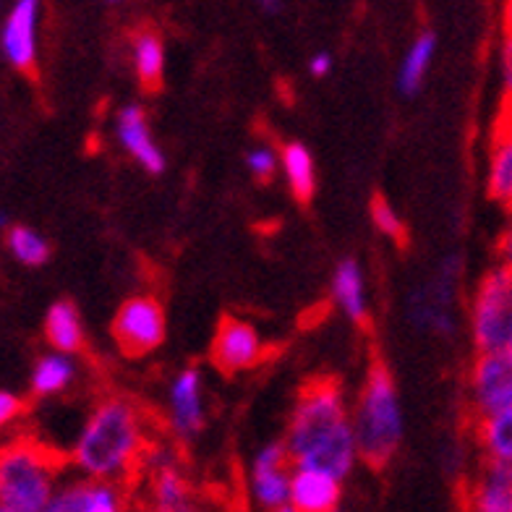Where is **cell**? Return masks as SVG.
<instances>
[{
  "label": "cell",
  "instance_id": "277c9868",
  "mask_svg": "<svg viewBox=\"0 0 512 512\" xmlns=\"http://www.w3.org/2000/svg\"><path fill=\"white\" fill-rule=\"evenodd\" d=\"M61 463L34 442H14L0 455V510L45 512L58 492Z\"/></svg>",
  "mask_w": 512,
  "mask_h": 512
},
{
  "label": "cell",
  "instance_id": "9a60e30c",
  "mask_svg": "<svg viewBox=\"0 0 512 512\" xmlns=\"http://www.w3.org/2000/svg\"><path fill=\"white\" fill-rule=\"evenodd\" d=\"M343 479L317 468H296L290 479V510L293 512H332L340 505Z\"/></svg>",
  "mask_w": 512,
  "mask_h": 512
},
{
  "label": "cell",
  "instance_id": "9c48e42d",
  "mask_svg": "<svg viewBox=\"0 0 512 512\" xmlns=\"http://www.w3.org/2000/svg\"><path fill=\"white\" fill-rule=\"evenodd\" d=\"M290 479L293 460L285 442H272L256 452L249 476V492L256 505L264 510H290Z\"/></svg>",
  "mask_w": 512,
  "mask_h": 512
},
{
  "label": "cell",
  "instance_id": "52a82bcc",
  "mask_svg": "<svg viewBox=\"0 0 512 512\" xmlns=\"http://www.w3.org/2000/svg\"><path fill=\"white\" fill-rule=\"evenodd\" d=\"M460 275V259L450 256L442 270L437 272L432 283L416 290L408 298V319L416 324L418 330L434 332V335L450 337L455 332V317H452L450 304L455 298V285Z\"/></svg>",
  "mask_w": 512,
  "mask_h": 512
},
{
  "label": "cell",
  "instance_id": "603a6c76",
  "mask_svg": "<svg viewBox=\"0 0 512 512\" xmlns=\"http://www.w3.org/2000/svg\"><path fill=\"white\" fill-rule=\"evenodd\" d=\"M76 366L71 353L53 351L48 356H42L32 369V395L34 398H53V395H61L68 384L74 382Z\"/></svg>",
  "mask_w": 512,
  "mask_h": 512
},
{
  "label": "cell",
  "instance_id": "5b68a950",
  "mask_svg": "<svg viewBox=\"0 0 512 512\" xmlns=\"http://www.w3.org/2000/svg\"><path fill=\"white\" fill-rule=\"evenodd\" d=\"M512 309V270L499 264L481 277L471 301V337L476 351H505Z\"/></svg>",
  "mask_w": 512,
  "mask_h": 512
},
{
  "label": "cell",
  "instance_id": "836d02e7",
  "mask_svg": "<svg viewBox=\"0 0 512 512\" xmlns=\"http://www.w3.org/2000/svg\"><path fill=\"white\" fill-rule=\"evenodd\" d=\"M505 351L512 353V309H510V322H507V340H505Z\"/></svg>",
  "mask_w": 512,
  "mask_h": 512
},
{
  "label": "cell",
  "instance_id": "44dd1931",
  "mask_svg": "<svg viewBox=\"0 0 512 512\" xmlns=\"http://www.w3.org/2000/svg\"><path fill=\"white\" fill-rule=\"evenodd\" d=\"M45 340L53 351L79 353L84 348V327H81L79 309L71 301H55L45 317Z\"/></svg>",
  "mask_w": 512,
  "mask_h": 512
},
{
  "label": "cell",
  "instance_id": "484cf974",
  "mask_svg": "<svg viewBox=\"0 0 512 512\" xmlns=\"http://www.w3.org/2000/svg\"><path fill=\"white\" fill-rule=\"evenodd\" d=\"M6 246L16 262L24 267H42L50 259V243L37 230L24 228V225H14L8 230Z\"/></svg>",
  "mask_w": 512,
  "mask_h": 512
},
{
  "label": "cell",
  "instance_id": "ba28073f",
  "mask_svg": "<svg viewBox=\"0 0 512 512\" xmlns=\"http://www.w3.org/2000/svg\"><path fill=\"white\" fill-rule=\"evenodd\" d=\"M471 411L476 418L492 416V413L512 405V353L510 351H486L473 361L471 377Z\"/></svg>",
  "mask_w": 512,
  "mask_h": 512
},
{
  "label": "cell",
  "instance_id": "3957f363",
  "mask_svg": "<svg viewBox=\"0 0 512 512\" xmlns=\"http://www.w3.org/2000/svg\"><path fill=\"white\" fill-rule=\"evenodd\" d=\"M351 418L361 460L371 468H384L403 442V408L390 369L379 361L366 374Z\"/></svg>",
  "mask_w": 512,
  "mask_h": 512
},
{
  "label": "cell",
  "instance_id": "7402d4cb",
  "mask_svg": "<svg viewBox=\"0 0 512 512\" xmlns=\"http://www.w3.org/2000/svg\"><path fill=\"white\" fill-rule=\"evenodd\" d=\"M434 53H437V37L432 32H421L416 40L411 42L408 53L403 55L398 68V89L400 95L413 97L418 95V89L424 84L426 74H429V66L434 61Z\"/></svg>",
  "mask_w": 512,
  "mask_h": 512
},
{
  "label": "cell",
  "instance_id": "7c38bea8",
  "mask_svg": "<svg viewBox=\"0 0 512 512\" xmlns=\"http://www.w3.org/2000/svg\"><path fill=\"white\" fill-rule=\"evenodd\" d=\"M209 358L223 374H241L264 361V343L249 322L225 317L217 327Z\"/></svg>",
  "mask_w": 512,
  "mask_h": 512
},
{
  "label": "cell",
  "instance_id": "e0dca14e",
  "mask_svg": "<svg viewBox=\"0 0 512 512\" xmlns=\"http://www.w3.org/2000/svg\"><path fill=\"white\" fill-rule=\"evenodd\" d=\"M486 191L494 202L512 212V105H505L502 121L494 131L492 149H489Z\"/></svg>",
  "mask_w": 512,
  "mask_h": 512
},
{
  "label": "cell",
  "instance_id": "4316f807",
  "mask_svg": "<svg viewBox=\"0 0 512 512\" xmlns=\"http://www.w3.org/2000/svg\"><path fill=\"white\" fill-rule=\"evenodd\" d=\"M371 220H374V225H377V230L382 233V236L392 238V241L400 243V246L408 241L403 220H400L395 207H392L384 196H374V199H371Z\"/></svg>",
  "mask_w": 512,
  "mask_h": 512
},
{
  "label": "cell",
  "instance_id": "83f0119b",
  "mask_svg": "<svg viewBox=\"0 0 512 512\" xmlns=\"http://www.w3.org/2000/svg\"><path fill=\"white\" fill-rule=\"evenodd\" d=\"M277 165H280V157L267 144L251 147L249 155H246V168L259 183H270L277 173Z\"/></svg>",
  "mask_w": 512,
  "mask_h": 512
},
{
  "label": "cell",
  "instance_id": "ac0fdd59",
  "mask_svg": "<svg viewBox=\"0 0 512 512\" xmlns=\"http://www.w3.org/2000/svg\"><path fill=\"white\" fill-rule=\"evenodd\" d=\"M152 505L162 512H186L191 510V486L176 460L170 455H157L152 463Z\"/></svg>",
  "mask_w": 512,
  "mask_h": 512
},
{
  "label": "cell",
  "instance_id": "d6a6232c",
  "mask_svg": "<svg viewBox=\"0 0 512 512\" xmlns=\"http://www.w3.org/2000/svg\"><path fill=\"white\" fill-rule=\"evenodd\" d=\"M505 34H512V0L505 3Z\"/></svg>",
  "mask_w": 512,
  "mask_h": 512
},
{
  "label": "cell",
  "instance_id": "8992f818",
  "mask_svg": "<svg viewBox=\"0 0 512 512\" xmlns=\"http://www.w3.org/2000/svg\"><path fill=\"white\" fill-rule=\"evenodd\" d=\"M113 337L126 356L142 358L165 340V311L155 296H134L118 309Z\"/></svg>",
  "mask_w": 512,
  "mask_h": 512
},
{
  "label": "cell",
  "instance_id": "8fae6325",
  "mask_svg": "<svg viewBox=\"0 0 512 512\" xmlns=\"http://www.w3.org/2000/svg\"><path fill=\"white\" fill-rule=\"evenodd\" d=\"M168 421L178 439H191L207 424V398L199 366H186L168 387Z\"/></svg>",
  "mask_w": 512,
  "mask_h": 512
},
{
  "label": "cell",
  "instance_id": "4fadbf2b",
  "mask_svg": "<svg viewBox=\"0 0 512 512\" xmlns=\"http://www.w3.org/2000/svg\"><path fill=\"white\" fill-rule=\"evenodd\" d=\"M126 505L121 481L87 479L61 486L50 502L48 512H118Z\"/></svg>",
  "mask_w": 512,
  "mask_h": 512
},
{
  "label": "cell",
  "instance_id": "5bb4252c",
  "mask_svg": "<svg viewBox=\"0 0 512 512\" xmlns=\"http://www.w3.org/2000/svg\"><path fill=\"white\" fill-rule=\"evenodd\" d=\"M115 136L128 155L134 157L149 176L165 173V155L149 134V121L139 105H126L115 115Z\"/></svg>",
  "mask_w": 512,
  "mask_h": 512
},
{
  "label": "cell",
  "instance_id": "30bf717a",
  "mask_svg": "<svg viewBox=\"0 0 512 512\" xmlns=\"http://www.w3.org/2000/svg\"><path fill=\"white\" fill-rule=\"evenodd\" d=\"M42 0H14V6L3 19L0 50L11 68L21 74H32L37 66V42H40Z\"/></svg>",
  "mask_w": 512,
  "mask_h": 512
},
{
  "label": "cell",
  "instance_id": "f1b7e54d",
  "mask_svg": "<svg viewBox=\"0 0 512 512\" xmlns=\"http://www.w3.org/2000/svg\"><path fill=\"white\" fill-rule=\"evenodd\" d=\"M21 413H24V400L14 395V392H0V424H11Z\"/></svg>",
  "mask_w": 512,
  "mask_h": 512
},
{
  "label": "cell",
  "instance_id": "7a4b0ae2",
  "mask_svg": "<svg viewBox=\"0 0 512 512\" xmlns=\"http://www.w3.org/2000/svg\"><path fill=\"white\" fill-rule=\"evenodd\" d=\"M149 447L147 418L134 400L105 398L76 439L71 460L84 476L126 481Z\"/></svg>",
  "mask_w": 512,
  "mask_h": 512
},
{
  "label": "cell",
  "instance_id": "e575fe53",
  "mask_svg": "<svg viewBox=\"0 0 512 512\" xmlns=\"http://www.w3.org/2000/svg\"><path fill=\"white\" fill-rule=\"evenodd\" d=\"M108 3H126V0H108Z\"/></svg>",
  "mask_w": 512,
  "mask_h": 512
},
{
  "label": "cell",
  "instance_id": "d4e9b609",
  "mask_svg": "<svg viewBox=\"0 0 512 512\" xmlns=\"http://www.w3.org/2000/svg\"><path fill=\"white\" fill-rule=\"evenodd\" d=\"M476 439L484 458L512 463V405L492 416L476 418Z\"/></svg>",
  "mask_w": 512,
  "mask_h": 512
},
{
  "label": "cell",
  "instance_id": "6da1fadb",
  "mask_svg": "<svg viewBox=\"0 0 512 512\" xmlns=\"http://www.w3.org/2000/svg\"><path fill=\"white\" fill-rule=\"evenodd\" d=\"M283 442L296 468H317L343 481L351 476L361 455L351 411L335 379H314L301 390Z\"/></svg>",
  "mask_w": 512,
  "mask_h": 512
},
{
  "label": "cell",
  "instance_id": "ffe728a7",
  "mask_svg": "<svg viewBox=\"0 0 512 512\" xmlns=\"http://www.w3.org/2000/svg\"><path fill=\"white\" fill-rule=\"evenodd\" d=\"M131 63L134 74L147 92H157L165 76V45L155 29H139L131 40Z\"/></svg>",
  "mask_w": 512,
  "mask_h": 512
},
{
  "label": "cell",
  "instance_id": "d6986e66",
  "mask_svg": "<svg viewBox=\"0 0 512 512\" xmlns=\"http://www.w3.org/2000/svg\"><path fill=\"white\" fill-rule=\"evenodd\" d=\"M332 298L337 309L356 324H364L369 319V298H366L364 272L356 259H345L337 264L335 277H332Z\"/></svg>",
  "mask_w": 512,
  "mask_h": 512
},
{
  "label": "cell",
  "instance_id": "f546056e",
  "mask_svg": "<svg viewBox=\"0 0 512 512\" xmlns=\"http://www.w3.org/2000/svg\"><path fill=\"white\" fill-rule=\"evenodd\" d=\"M502 79H505L507 105H512V34H507L505 48H502Z\"/></svg>",
  "mask_w": 512,
  "mask_h": 512
},
{
  "label": "cell",
  "instance_id": "1f68e13d",
  "mask_svg": "<svg viewBox=\"0 0 512 512\" xmlns=\"http://www.w3.org/2000/svg\"><path fill=\"white\" fill-rule=\"evenodd\" d=\"M264 14H277L283 8V0H256Z\"/></svg>",
  "mask_w": 512,
  "mask_h": 512
},
{
  "label": "cell",
  "instance_id": "4dcf8cb0",
  "mask_svg": "<svg viewBox=\"0 0 512 512\" xmlns=\"http://www.w3.org/2000/svg\"><path fill=\"white\" fill-rule=\"evenodd\" d=\"M332 66H335V61H332L330 53H314L309 58V74L314 76V79H324V76L332 74Z\"/></svg>",
  "mask_w": 512,
  "mask_h": 512
},
{
  "label": "cell",
  "instance_id": "2e32d148",
  "mask_svg": "<svg viewBox=\"0 0 512 512\" xmlns=\"http://www.w3.org/2000/svg\"><path fill=\"white\" fill-rule=\"evenodd\" d=\"M465 505L479 512H512V463L486 458Z\"/></svg>",
  "mask_w": 512,
  "mask_h": 512
},
{
  "label": "cell",
  "instance_id": "cb8c5ba5",
  "mask_svg": "<svg viewBox=\"0 0 512 512\" xmlns=\"http://www.w3.org/2000/svg\"><path fill=\"white\" fill-rule=\"evenodd\" d=\"M280 165L293 196L298 202H309L317 191V165L309 149L301 142H288L280 152Z\"/></svg>",
  "mask_w": 512,
  "mask_h": 512
}]
</instances>
